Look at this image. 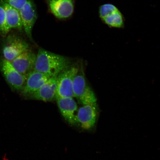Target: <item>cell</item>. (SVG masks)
Here are the masks:
<instances>
[{
  "label": "cell",
  "mask_w": 160,
  "mask_h": 160,
  "mask_svg": "<svg viewBox=\"0 0 160 160\" xmlns=\"http://www.w3.org/2000/svg\"><path fill=\"white\" fill-rule=\"evenodd\" d=\"M10 30L8 25L5 10L0 5V35L5 37Z\"/></svg>",
  "instance_id": "cell-15"
},
{
  "label": "cell",
  "mask_w": 160,
  "mask_h": 160,
  "mask_svg": "<svg viewBox=\"0 0 160 160\" xmlns=\"http://www.w3.org/2000/svg\"><path fill=\"white\" fill-rule=\"evenodd\" d=\"M11 7L20 11L24 7L28 0H3Z\"/></svg>",
  "instance_id": "cell-16"
},
{
  "label": "cell",
  "mask_w": 160,
  "mask_h": 160,
  "mask_svg": "<svg viewBox=\"0 0 160 160\" xmlns=\"http://www.w3.org/2000/svg\"><path fill=\"white\" fill-rule=\"evenodd\" d=\"M0 69L11 89L21 91L25 85L27 76L19 73L13 67L11 62L4 58L0 59Z\"/></svg>",
  "instance_id": "cell-6"
},
{
  "label": "cell",
  "mask_w": 160,
  "mask_h": 160,
  "mask_svg": "<svg viewBox=\"0 0 160 160\" xmlns=\"http://www.w3.org/2000/svg\"><path fill=\"white\" fill-rule=\"evenodd\" d=\"M37 55L28 49L11 62L15 69L22 74L27 76L32 71Z\"/></svg>",
  "instance_id": "cell-12"
},
{
  "label": "cell",
  "mask_w": 160,
  "mask_h": 160,
  "mask_svg": "<svg viewBox=\"0 0 160 160\" xmlns=\"http://www.w3.org/2000/svg\"><path fill=\"white\" fill-rule=\"evenodd\" d=\"M75 67H68L58 75L55 99L60 98L73 97L74 79L78 71Z\"/></svg>",
  "instance_id": "cell-4"
},
{
  "label": "cell",
  "mask_w": 160,
  "mask_h": 160,
  "mask_svg": "<svg viewBox=\"0 0 160 160\" xmlns=\"http://www.w3.org/2000/svg\"><path fill=\"white\" fill-rule=\"evenodd\" d=\"M75 0H46L51 12L59 19L68 18L72 15Z\"/></svg>",
  "instance_id": "cell-8"
},
{
  "label": "cell",
  "mask_w": 160,
  "mask_h": 160,
  "mask_svg": "<svg viewBox=\"0 0 160 160\" xmlns=\"http://www.w3.org/2000/svg\"><path fill=\"white\" fill-rule=\"evenodd\" d=\"M99 15L103 23L111 28L123 29L125 19L122 13L117 6L111 3H106L100 6Z\"/></svg>",
  "instance_id": "cell-2"
},
{
  "label": "cell",
  "mask_w": 160,
  "mask_h": 160,
  "mask_svg": "<svg viewBox=\"0 0 160 160\" xmlns=\"http://www.w3.org/2000/svg\"><path fill=\"white\" fill-rule=\"evenodd\" d=\"M56 99L60 111L66 121L71 125L78 123V105L73 98H60Z\"/></svg>",
  "instance_id": "cell-11"
},
{
  "label": "cell",
  "mask_w": 160,
  "mask_h": 160,
  "mask_svg": "<svg viewBox=\"0 0 160 160\" xmlns=\"http://www.w3.org/2000/svg\"><path fill=\"white\" fill-rule=\"evenodd\" d=\"M0 5L2 6L5 10L8 25L9 29H22V23L19 11L8 5L3 0H0Z\"/></svg>",
  "instance_id": "cell-14"
},
{
  "label": "cell",
  "mask_w": 160,
  "mask_h": 160,
  "mask_svg": "<svg viewBox=\"0 0 160 160\" xmlns=\"http://www.w3.org/2000/svg\"><path fill=\"white\" fill-rule=\"evenodd\" d=\"M23 28L26 35L32 41V31L37 18V9L35 3L31 0H28L27 2L19 11Z\"/></svg>",
  "instance_id": "cell-9"
},
{
  "label": "cell",
  "mask_w": 160,
  "mask_h": 160,
  "mask_svg": "<svg viewBox=\"0 0 160 160\" xmlns=\"http://www.w3.org/2000/svg\"><path fill=\"white\" fill-rule=\"evenodd\" d=\"M29 49L28 44L23 39L17 36L10 35L3 43L2 52L3 58L11 62Z\"/></svg>",
  "instance_id": "cell-5"
},
{
  "label": "cell",
  "mask_w": 160,
  "mask_h": 160,
  "mask_svg": "<svg viewBox=\"0 0 160 160\" xmlns=\"http://www.w3.org/2000/svg\"><path fill=\"white\" fill-rule=\"evenodd\" d=\"M51 77L47 74L33 70L27 76L25 85L21 91L22 94L28 96L31 95Z\"/></svg>",
  "instance_id": "cell-10"
},
{
  "label": "cell",
  "mask_w": 160,
  "mask_h": 160,
  "mask_svg": "<svg viewBox=\"0 0 160 160\" xmlns=\"http://www.w3.org/2000/svg\"><path fill=\"white\" fill-rule=\"evenodd\" d=\"M58 75L50 78L39 89L29 96V97L44 102L52 101L56 97Z\"/></svg>",
  "instance_id": "cell-13"
},
{
  "label": "cell",
  "mask_w": 160,
  "mask_h": 160,
  "mask_svg": "<svg viewBox=\"0 0 160 160\" xmlns=\"http://www.w3.org/2000/svg\"><path fill=\"white\" fill-rule=\"evenodd\" d=\"M73 97H75L83 105L97 102L94 93L88 85L83 71L78 70L73 80Z\"/></svg>",
  "instance_id": "cell-3"
},
{
  "label": "cell",
  "mask_w": 160,
  "mask_h": 160,
  "mask_svg": "<svg viewBox=\"0 0 160 160\" xmlns=\"http://www.w3.org/2000/svg\"><path fill=\"white\" fill-rule=\"evenodd\" d=\"M70 63L69 60L64 56L39 48L33 70L53 77L68 67Z\"/></svg>",
  "instance_id": "cell-1"
},
{
  "label": "cell",
  "mask_w": 160,
  "mask_h": 160,
  "mask_svg": "<svg viewBox=\"0 0 160 160\" xmlns=\"http://www.w3.org/2000/svg\"><path fill=\"white\" fill-rule=\"evenodd\" d=\"M97 102L83 105L78 109L77 119L84 129L89 130L94 127L98 114Z\"/></svg>",
  "instance_id": "cell-7"
}]
</instances>
